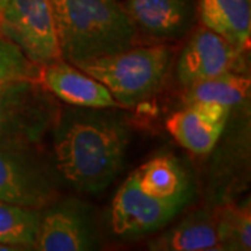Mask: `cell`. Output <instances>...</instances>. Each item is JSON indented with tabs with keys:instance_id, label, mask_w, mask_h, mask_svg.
I'll list each match as a JSON object with an SVG mask.
<instances>
[{
	"instance_id": "obj_1",
	"label": "cell",
	"mask_w": 251,
	"mask_h": 251,
	"mask_svg": "<svg viewBox=\"0 0 251 251\" xmlns=\"http://www.w3.org/2000/svg\"><path fill=\"white\" fill-rule=\"evenodd\" d=\"M54 166L82 193L103 191L123 166L128 144L125 123L100 109L69 112L56 117Z\"/></svg>"
},
{
	"instance_id": "obj_2",
	"label": "cell",
	"mask_w": 251,
	"mask_h": 251,
	"mask_svg": "<svg viewBox=\"0 0 251 251\" xmlns=\"http://www.w3.org/2000/svg\"><path fill=\"white\" fill-rule=\"evenodd\" d=\"M60 57L77 63L134 48L138 31L119 0H50Z\"/></svg>"
},
{
	"instance_id": "obj_3",
	"label": "cell",
	"mask_w": 251,
	"mask_h": 251,
	"mask_svg": "<svg viewBox=\"0 0 251 251\" xmlns=\"http://www.w3.org/2000/svg\"><path fill=\"white\" fill-rule=\"evenodd\" d=\"M172 62L168 46H134L109 56L77 63L102 82L119 106L134 108L161 90Z\"/></svg>"
},
{
	"instance_id": "obj_4",
	"label": "cell",
	"mask_w": 251,
	"mask_h": 251,
	"mask_svg": "<svg viewBox=\"0 0 251 251\" xmlns=\"http://www.w3.org/2000/svg\"><path fill=\"white\" fill-rule=\"evenodd\" d=\"M34 145L17 140L0 141V201L41 209L54 198L53 180Z\"/></svg>"
},
{
	"instance_id": "obj_5",
	"label": "cell",
	"mask_w": 251,
	"mask_h": 251,
	"mask_svg": "<svg viewBox=\"0 0 251 251\" xmlns=\"http://www.w3.org/2000/svg\"><path fill=\"white\" fill-rule=\"evenodd\" d=\"M56 117V105L41 81H16L0 87V141L39 143Z\"/></svg>"
},
{
	"instance_id": "obj_6",
	"label": "cell",
	"mask_w": 251,
	"mask_h": 251,
	"mask_svg": "<svg viewBox=\"0 0 251 251\" xmlns=\"http://www.w3.org/2000/svg\"><path fill=\"white\" fill-rule=\"evenodd\" d=\"M0 35L13 41L39 66L62 59L50 0H7Z\"/></svg>"
},
{
	"instance_id": "obj_7",
	"label": "cell",
	"mask_w": 251,
	"mask_h": 251,
	"mask_svg": "<svg viewBox=\"0 0 251 251\" xmlns=\"http://www.w3.org/2000/svg\"><path fill=\"white\" fill-rule=\"evenodd\" d=\"M181 205L145 194L131 173L117 190L112 204V229L117 234H144L168 225Z\"/></svg>"
},
{
	"instance_id": "obj_8",
	"label": "cell",
	"mask_w": 251,
	"mask_h": 251,
	"mask_svg": "<svg viewBox=\"0 0 251 251\" xmlns=\"http://www.w3.org/2000/svg\"><path fill=\"white\" fill-rule=\"evenodd\" d=\"M242 52L221 35L202 27L191 35L181 50L176 75L183 87L232 72Z\"/></svg>"
},
{
	"instance_id": "obj_9",
	"label": "cell",
	"mask_w": 251,
	"mask_h": 251,
	"mask_svg": "<svg viewBox=\"0 0 251 251\" xmlns=\"http://www.w3.org/2000/svg\"><path fill=\"white\" fill-rule=\"evenodd\" d=\"M41 84L63 102L84 109L117 108L109 90L77 66L57 59L42 66Z\"/></svg>"
},
{
	"instance_id": "obj_10",
	"label": "cell",
	"mask_w": 251,
	"mask_h": 251,
	"mask_svg": "<svg viewBox=\"0 0 251 251\" xmlns=\"http://www.w3.org/2000/svg\"><path fill=\"white\" fill-rule=\"evenodd\" d=\"M229 113L230 109L218 103H191L173 113L166 122V128L187 151L206 155L218 143Z\"/></svg>"
},
{
	"instance_id": "obj_11",
	"label": "cell",
	"mask_w": 251,
	"mask_h": 251,
	"mask_svg": "<svg viewBox=\"0 0 251 251\" xmlns=\"http://www.w3.org/2000/svg\"><path fill=\"white\" fill-rule=\"evenodd\" d=\"M125 9L137 31L156 39L180 38L191 24L190 0H127Z\"/></svg>"
},
{
	"instance_id": "obj_12",
	"label": "cell",
	"mask_w": 251,
	"mask_h": 251,
	"mask_svg": "<svg viewBox=\"0 0 251 251\" xmlns=\"http://www.w3.org/2000/svg\"><path fill=\"white\" fill-rule=\"evenodd\" d=\"M39 251H84L92 247L85 216L78 208L59 205L39 216L34 244Z\"/></svg>"
},
{
	"instance_id": "obj_13",
	"label": "cell",
	"mask_w": 251,
	"mask_h": 251,
	"mask_svg": "<svg viewBox=\"0 0 251 251\" xmlns=\"http://www.w3.org/2000/svg\"><path fill=\"white\" fill-rule=\"evenodd\" d=\"M200 17L204 27L240 52L250 46V0H200Z\"/></svg>"
},
{
	"instance_id": "obj_14",
	"label": "cell",
	"mask_w": 251,
	"mask_h": 251,
	"mask_svg": "<svg viewBox=\"0 0 251 251\" xmlns=\"http://www.w3.org/2000/svg\"><path fill=\"white\" fill-rule=\"evenodd\" d=\"M155 251H215L222 250L214 214L197 212L183 219L168 232L150 243Z\"/></svg>"
},
{
	"instance_id": "obj_15",
	"label": "cell",
	"mask_w": 251,
	"mask_h": 251,
	"mask_svg": "<svg viewBox=\"0 0 251 251\" xmlns=\"http://www.w3.org/2000/svg\"><path fill=\"white\" fill-rule=\"evenodd\" d=\"M137 184L150 197L183 205L187 200V175L172 156H156L133 173Z\"/></svg>"
},
{
	"instance_id": "obj_16",
	"label": "cell",
	"mask_w": 251,
	"mask_h": 251,
	"mask_svg": "<svg viewBox=\"0 0 251 251\" xmlns=\"http://www.w3.org/2000/svg\"><path fill=\"white\" fill-rule=\"evenodd\" d=\"M184 102L186 105L208 102L218 103L230 110L243 103L250 94V80L244 75L227 72L214 78L196 82L186 87Z\"/></svg>"
},
{
	"instance_id": "obj_17",
	"label": "cell",
	"mask_w": 251,
	"mask_h": 251,
	"mask_svg": "<svg viewBox=\"0 0 251 251\" xmlns=\"http://www.w3.org/2000/svg\"><path fill=\"white\" fill-rule=\"evenodd\" d=\"M39 216L38 209L0 201V244L34 247Z\"/></svg>"
},
{
	"instance_id": "obj_18",
	"label": "cell",
	"mask_w": 251,
	"mask_h": 251,
	"mask_svg": "<svg viewBox=\"0 0 251 251\" xmlns=\"http://www.w3.org/2000/svg\"><path fill=\"white\" fill-rule=\"evenodd\" d=\"M222 250H250L251 215L249 206L229 204L212 212Z\"/></svg>"
},
{
	"instance_id": "obj_19",
	"label": "cell",
	"mask_w": 251,
	"mask_h": 251,
	"mask_svg": "<svg viewBox=\"0 0 251 251\" xmlns=\"http://www.w3.org/2000/svg\"><path fill=\"white\" fill-rule=\"evenodd\" d=\"M42 66L32 62L13 41L0 35V87L16 81H41Z\"/></svg>"
},
{
	"instance_id": "obj_20",
	"label": "cell",
	"mask_w": 251,
	"mask_h": 251,
	"mask_svg": "<svg viewBox=\"0 0 251 251\" xmlns=\"http://www.w3.org/2000/svg\"><path fill=\"white\" fill-rule=\"evenodd\" d=\"M6 3H7V0H0V25H1V18H3V13H4Z\"/></svg>"
}]
</instances>
